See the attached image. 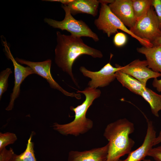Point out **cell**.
<instances>
[{"instance_id": "26", "label": "cell", "mask_w": 161, "mask_h": 161, "mask_svg": "<svg viewBox=\"0 0 161 161\" xmlns=\"http://www.w3.org/2000/svg\"><path fill=\"white\" fill-rule=\"evenodd\" d=\"M45 1H56L61 3L62 4L67 5L73 0H44Z\"/></svg>"}, {"instance_id": "23", "label": "cell", "mask_w": 161, "mask_h": 161, "mask_svg": "<svg viewBox=\"0 0 161 161\" xmlns=\"http://www.w3.org/2000/svg\"><path fill=\"white\" fill-rule=\"evenodd\" d=\"M147 156L152 157L155 161H161V145L152 148L148 152Z\"/></svg>"}, {"instance_id": "21", "label": "cell", "mask_w": 161, "mask_h": 161, "mask_svg": "<svg viewBox=\"0 0 161 161\" xmlns=\"http://www.w3.org/2000/svg\"><path fill=\"white\" fill-rule=\"evenodd\" d=\"M17 140L16 135L14 133L0 132V151L8 145L13 144Z\"/></svg>"}, {"instance_id": "2", "label": "cell", "mask_w": 161, "mask_h": 161, "mask_svg": "<svg viewBox=\"0 0 161 161\" xmlns=\"http://www.w3.org/2000/svg\"><path fill=\"white\" fill-rule=\"evenodd\" d=\"M134 130V123L126 118L118 119L107 125L103 136L108 141L107 161H120L121 157L131 151L135 142L129 135Z\"/></svg>"}, {"instance_id": "9", "label": "cell", "mask_w": 161, "mask_h": 161, "mask_svg": "<svg viewBox=\"0 0 161 161\" xmlns=\"http://www.w3.org/2000/svg\"><path fill=\"white\" fill-rule=\"evenodd\" d=\"M16 61L21 64L25 65L32 69L37 74L45 79L49 83L50 87L61 92L65 95L74 97L77 99L81 98L80 94L70 92L63 89L54 80L50 72L52 61L48 59L41 62H33L18 58H15Z\"/></svg>"}, {"instance_id": "20", "label": "cell", "mask_w": 161, "mask_h": 161, "mask_svg": "<svg viewBox=\"0 0 161 161\" xmlns=\"http://www.w3.org/2000/svg\"><path fill=\"white\" fill-rule=\"evenodd\" d=\"M12 72L8 68L1 71L0 73V100L2 95L7 90L8 86V79Z\"/></svg>"}, {"instance_id": "25", "label": "cell", "mask_w": 161, "mask_h": 161, "mask_svg": "<svg viewBox=\"0 0 161 161\" xmlns=\"http://www.w3.org/2000/svg\"><path fill=\"white\" fill-rule=\"evenodd\" d=\"M153 86L157 90L161 92V79H158L157 78H154L152 82Z\"/></svg>"}, {"instance_id": "27", "label": "cell", "mask_w": 161, "mask_h": 161, "mask_svg": "<svg viewBox=\"0 0 161 161\" xmlns=\"http://www.w3.org/2000/svg\"><path fill=\"white\" fill-rule=\"evenodd\" d=\"M161 143V131L157 137H156L154 142L153 146H155Z\"/></svg>"}, {"instance_id": "15", "label": "cell", "mask_w": 161, "mask_h": 161, "mask_svg": "<svg viewBox=\"0 0 161 161\" xmlns=\"http://www.w3.org/2000/svg\"><path fill=\"white\" fill-rule=\"evenodd\" d=\"M138 52L144 55L148 67L153 71L161 74V46L137 48Z\"/></svg>"}, {"instance_id": "19", "label": "cell", "mask_w": 161, "mask_h": 161, "mask_svg": "<svg viewBox=\"0 0 161 161\" xmlns=\"http://www.w3.org/2000/svg\"><path fill=\"white\" fill-rule=\"evenodd\" d=\"M153 0H132V7L136 20L143 16L152 6Z\"/></svg>"}, {"instance_id": "7", "label": "cell", "mask_w": 161, "mask_h": 161, "mask_svg": "<svg viewBox=\"0 0 161 161\" xmlns=\"http://www.w3.org/2000/svg\"><path fill=\"white\" fill-rule=\"evenodd\" d=\"M4 38V37H2L1 41L5 54L8 58L11 61L14 69V86L13 92L10 94L9 103L5 109L6 111H10L13 108L15 101L20 95V86L22 82L27 76L35 73L33 69L30 67L23 66L16 61L11 53L6 40Z\"/></svg>"}, {"instance_id": "6", "label": "cell", "mask_w": 161, "mask_h": 161, "mask_svg": "<svg viewBox=\"0 0 161 161\" xmlns=\"http://www.w3.org/2000/svg\"><path fill=\"white\" fill-rule=\"evenodd\" d=\"M129 29L136 36L148 41L152 44L161 36L158 19L152 6L143 16L136 20L134 26Z\"/></svg>"}, {"instance_id": "29", "label": "cell", "mask_w": 161, "mask_h": 161, "mask_svg": "<svg viewBox=\"0 0 161 161\" xmlns=\"http://www.w3.org/2000/svg\"><path fill=\"white\" fill-rule=\"evenodd\" d=\"M143 161H152L151 160L149 159H145Z\"/></svg>"}, {"instance_id": "22", "label": "cell", "mask_w": 161, "mask_h": 161, "mask_svg": "<svg viewBox=\"0 0 161 161\" xmlns=\"http://www.w3.org/2000/svg\"><path fill=\"white\" fill-rule=\"evenodd\" d=\"M127 38L126 35L122 32H118L115 35L113 42L117 47H120L123 46L126 42Z\"/></svg>"}, {"instance_id": "28", "label": "cell", "mask_w": 161, "mask_h": 161, "mask_svg": "<svg viewBox=\"0 0 161 161\" xmlns=\"http://www.w3.org/2000/svg\"><path fill=\"white\" fill-rule=\"evenodd\" d=\"M154 46H161V36L157 39L153 43Z\"/></svg>"}, {"instance_id": "8", "label": "cell", "mask_w": 161, "mask_h": 161, "mask_svg": "<svg viewBox=\"0 0 161 161\" xmlns=\"http://www.w3.org/2000/svg\"><path fill=\"white\" fill-rule=\"evenodd\" d=\"M115 65V67H113L109 62L97 71L89 70L83 66H80L79 69L84 76L91 79L88 84L89 87L97 89L106 86L114 80L116 72L122 68L117 64Z\"/></svg>"}, {"instance_id": "14", "label": "cell", "mask_w": 161, "mask_h": 161, "mask_svg": "<svg viewBox=\"0 0 161 161\" xmlns=\"http://www.w3.org/2000/svg\"><path fill=\"white\" fill-rule=\"evenodd\" d=\"M34 133L32 131L28 140L24 151L18 155L10 148H4L0 151V161H37L34 151V143L32 139Z\"/></svg>"}, {"instance_id": "3", "label": "cell", "mask_w": 161, "mask_h": 161, "mask_svg": "<svg viewBox=\"0 0 161 161\" xmlns=\"http://www.w3.org/2000/svg\"><path fill=\"white\" fill-rule=\"evenodd\" d=\"M76 93L83 94L85 99L81 104L77 107L70 106V110L75 113L74 120L65 124L55 122L52 126L54 130L63 135L78 136L87 132L93 126L92 121L86 117V114L94 101L100 97L101 92L99 89L88 86L82 91L77 90Z\"/></svg>"}, {"instance_id": "5", "label": "cell", "mask_w": 161, "mask_h": 161, "mask_svg": "<svg viewBox=\"0 0 161 161\" xmlns=\"http://www.w3.org/2000/svg\"><path fill=\"white\" fill-rule=\"evenodd\" d=\"M61 7L65 12V17L63 20L58 21L45 18L44 20V22L53 28L66 30L71 35L80 37H89L95 42L99 41L97 35L85 22L81 20H76L73 17L69 8L67 5L62 4Z\"/></svg>"}, {"instance_id": "16", "label": "cell", "mask_w": 161, "mask_h": 161, "mask_svg": "<svg viewBox=\"0 0 161 161\" xmlns=\"http://www.w3.org/2000/svg\"><path fill=\"white\" fill-rule=\"evenodd\" d=\"M99 3L97 0H73L67 6L72 15L86 13L95 17L97 14Z\"/></svg>"}, {"instance_id": "24", "label": "cell", "mask_w": 161, "mask_h": 161, "mask_svg": "<svg viewBox=\"0 0 161 161\" xmlns=\"http://www.w3.org/2000/svg\"><path fill=\"white\" fill-rule=\"evenodd\" d=\"M152 6L156 13L161 30V0H153Z\"/></svg>"}, {"instance_id": "18", "label": "cell", "mask_w": 161, "mask_h": 161, "mask_svg": "<svg viewBox=\"0 0 161 161\" xmlns=\"http://www.w3.org/2000/svg\"><path fill=\"white\" fill-rule=\"evenodd\" d=\"M140 96L149 103L152 114L155 116L158 117L159 112L161 111V95L146 87L142 92Z\"/></svg>"}, {"instance_id": "11", "label": "cell", "mask_w": 161, "mask_h": 161, "mask_svg": "<svg viewBox=\"0 0 161 161\" xmlns=\"http://www.w3.org/2000/svg\"><path fill=\"white\" fill-rule=\"evenodd\" d=\"M112 12L129 29L136 21L132 7V0H114L108 5Z\"/></svg>"}, {"instance_id": "4", "label": "cell", "mask_w": 161, "mask_h": 161, "mask_svg": "<svg viewBox=\"0 0 161 161\" xmlns=\"http://www.w3.org/2000/svg\"><path fill=\"white\" fill-rule=\"evenodd\" d=\"M94 23L98 30L106 33L108 37L115 33L118 30H120L137 39L143 46L151 47L154 46L148 41L134 35L112 12L108 5L105 4L101 3L99 16L95 20Z\"/></svg>"}, {"instance_id": "17", "label": "cell", "mask_w": 161, "mask_h": 161, "mask_svg": "<svg viewBox=\"0 0 161 161\" xmlns=\"http://www.w3.org/2000/svg\"><path fill=\"white\" fill-rule=\"evenodd\" d=\"M120 70L115 73L116 78L117 80L123 86L132 92L140 95L146 87H145L136 79Z\"/></svg>"}, {"instance_id": "13", "label": "cell", "mask_w": 161, "mask_h": 161, "mask_svg": "<svg viewBox=\"0 0 161 161\" xmlns=\"http://www.w3.org/2000/svg\"><path fill=\"white\" fill-rule=\"evenodd\" d=\"M109 145L83 151H71L68 161H107Z\"/></svg>"}, {"instance_id": "12", "label": "cell", "mask_w": 161, "mask_h": 161, "mask_svg": "<svg viewBox=\"0 0 161 161\" xmlns=\"http://www.w3.org/2000/svg\"><path fill=\"white\" fill-rule=\"evenodd\" d=\"M147 122L146 134L142 144L135 150L130 152L125 159L120 161H142L147 156L148 152L154 146V142L157 136L152 122L147 119Z\"/></svg>"}, {"instance_id": "10", "label": "cell", "mask_w": 161, "mask_h": 161, "mask_svg": "<svg viewBox=\"0 0 161 161\" xmlns=\"http://www.w3.org/2000/svg\"><path fill=\"white\" fill-rule=\"evenodd\" d=\"M120 70L136 79L145 87L149 79L161 77V73L154 72L148 67L146 60H135L126 66H122Z\"/></svg>"}, {"instance_id": "1", "label": "cell", "mask_w": 161, "mask_h": 161, "mask_svg": "<svg viewBox=\"0 0 161 161\" xmlns=\"http://www.w3.org/2000/svg\"><path fill=\"white\" fill-rule=\"evenodd\" d=\"M56 42L55 49V62L70 76L75 85L79 87L72 72L74 61L83 55L101 58L103 57V54L100 50L85 44L81 37L62 34L59 31L56 32Z\"/></svg>"}]
</instances>
